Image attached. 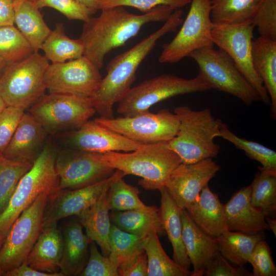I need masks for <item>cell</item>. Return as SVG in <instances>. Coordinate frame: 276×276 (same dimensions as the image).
Here are the masks:
<instances>
[{
	"label": "cell",
	"mask_w": 276,
	"mask_h": 276,
	"mask_svg": "<svg viewBox=\"0 0 276 276\" xmlns=\"http://www.w3.org/2000/svg\"><path fill=\"white\" fill-rule=\"evenodd\" d=\"M49 132L30 112H25L3 156L20 163L33 164Z\"/></svg>",
	"instance_id": "obj_19"
},
{
	"label": "cell",
	"mask_w": 276,
	"mask_h": 276,
	"mask_svg": "<svg viewBox=\"0 0 276 276\" xmlns=\"http://www.w3.org/2000/svg\"><path fill=\"white\" fill-rule=\"evenodd\" d=\"M253 268V276H275L276 267L270 249L265 240L259 241L248 260Z\"/></svg>",
	"instance_id": "obj_44"
},
{
	"label": "cell",
	"mask_w": 276,
	"mask_h": 276,
	"mask_svg": "<svg viewBox=\"0 0 276 276\" xmlns=\"http://www.w3.org/2000/svg\"><path fill=\"white\" fill-rule=\"evenodd\" d=\"M252 62L270 99V116L276 118V40L260 36L252 41Z\"/></svg>",
	"instance_id": "obj_25"
},
{
	"label": "cell",
	"mask_w": 276,
	"mask_h": 276,
	"mask_svg": "<svg viewBox=\"0 0 276 276\" xmlns=\"http://www.w3.org/2000/svg\"><path fill=\"white\" fill-rule=\"evenodd\" d=\"M252 181L250 201L266 216L274 217L276 212V173L259 168Z\"/></svg>",
	"instance_id": "obj_34"
},
{
	"label": "cell",
	"mask_w": 276,
	"mask_h": 276,
	"mask_svg": "<svg viewBox=\"0 0 276 276\" xmlns=\"http://www.w3.org/2000/svg\"><path fill=\"white\" fill-rule=\"evenodd\" d=\"M107 190L101 195L95 203L77 217L85 228L86 235L100 247L102 254L108 257L111 224L106 200Z\"/></svg>",
	"instance_id": "obj_27"
},
{
	"label": "cell",
	"mask_w": 276,
	"mask_h": 276,
	"mask_svg": "<svg viewBox=\"0 0 276 276\" xmlns=\"http://www.w3.org/2000/svg\"><path fill=\"white\" fill-rule=\"evenodd\" d=\"M191 0H98L97 10L117 6H129L147 13L159 5H167L174 10L181 9L191 3Z\"/></svg>",
	"instance_id": "obj_43"
},
{
	"label": "cell",
	"mask_w": 276,
	"mask_h": 276,
	"mask_svg": "<svg viewBox=\"0 0 276 276\" xmlns=\"http://www.w3.org/2000/svg\"><path fill=\"white\" fill-rule=\"evenodd\" d=\"M215 238L219 252L231 263L243 266L257 243L265 240L266 235L264 231L249 234L226 229Z\"/></svg>",
	"instance_id": "obj_30"
},
{
	"label": "cell",
	"mask_w": 276,
	"mask_h": 276,
	"mask_svg": "<svg viewBox=\"0 0 276 276\" xmlns=\"http://www.w3.org/2000/svg\"><path fill=\"white\" fill-rule=\"evenodd\" d=\"M251 187L241 188L224 205L227 229L252 234L269 230L266 215L250 201Z\"/></svg>",
	"instance_id": "obj_20"
},
{
	"label": "cell",
	"mask_w": 276,
	"mask_h": 276,
	"mask_svg": "<svg viewBox=\"0 0 276 276\" xmlns=\"http://www.w3.org/2000/svg\"><path fill=\"white\" fill-rule=\"evenodd\" d=\"M4 241V240L3 239H0V249H1V247ZM3 274H4V272L1 268V265H0V276L1 275H3Z\"/></svg>",
	"instance_id": "obj_54"
},
{
	"label": "cell",
	"mask_w": 276,
	"mask_h": 276,
	"mask_svg": "<svg viewBox=\"0 0 276 276\" xmlns=\"http://www.w3.org/2000/svg\"><path fill=\"white\" fill-rule=\"evenodd\" d=\"M4 276H63L60 273L52 274L47 272H42L37 270L29 265L26 262L21 264L16 268L5 272Z\"/></svg>",
	"instance_id": "obj_48"
},
{
	"label": "cell",
	"mask_w": 276,
	"mask_h": 276,
	"mask_svg": "<svg viewBox=\"0 0 276 276\" xmlns=\"http://www.w3.org/2000/svg\"><path fill=\"white\" fill-rule=\"evenodd\" d=\"M49 64L39 52L8 63L0 77V96L7 105L25 110L44 95V77Z\"/></svg>",
	"instance_id": "obj_6"
},
{
	"label": "cell",
	"mask_w": 276,
	"mask_h": 276,
	"mask_svg": "<svg viewBox=\"0 0 276 276\" xmlns=\"http://www.w3.org/2000/svg\"><path fill=\"white\" fill-rule=\"evenodd\" d=\"M48 195L40 194L9 230L0 249V265L4 273L26 262L43 228V214Z\"/></svg>",
	"instance_id": "obj_10"
},
{
	"label": "cell",
	"mask_w": 276,
	"mask_h": 276,
	"mask_svg": "<svg viewBox=\"0 0 276 276\" xmlns=\"http://www.w3.org/2000/svg\"><path fill=\"white\" fill-rule=\"evenodd\" d=\"M31 1H33V2H34V1H35V0H31Z\"/></svg>",
	"instance_id": "obj_55"
},
{
	"label": "cell",
	"mask_w": 276,
	"mask_h": 276,
	"mask_svg": "<svg viewBox=\"0 0 276 276\" xmlns=\"http://www.w3.org/2000/svg\"><path fill=\"white\" fill-rule=\"evenodd\" d=\"M220 131L221 137L243 150L250 158L259 162L263 169L276 173L275 151L258 142L238 136L222 122L220 125Z\"/></svg>",
	"instance_id": "obj_36"
},
{
	"label": "cell",
	"mask_w": 276,
	"mask_h": 276,
	"mask_svg": "<svg viewBox=\"0 0 276 276\" xmlns=\"http://www.w3.org/2000/svg\"><path fill=\"white\" fill-rule=\"evenodd\" d=\"M210 89L209 84L199 75L185 79L164 74L131 87L118 102L117 111L123 117H131L148 111L152 105L168 98Z\"/></svg>",
	"instance_id": "obj_7"
},
{
	"label": "cell",
	"mask_w": 276,
	"mask_h": 276,
	"mask_svg": "<svg viewBox=\"0 0 276 276\" xmlns=\"http://www.w3.org/2000/svg\"><path fill=\"white\" fill-rule=\"evenodd\" d=\"M188 57L199 67L198 74L214 88L234 96L246 105L261 101L259 94L245 78L231 57L221 49L203 48Z\"/></svg>",
	"instance_id": "obj_8"
},
{
	"label": "cell",
	"mask_w": 276,
	"mask_h": 276,
	"mask_svg": "<svg viewBox=\"0 0 276 276\" xmlns=\"http://www.w3.org/2000/svg\"><path fill=\"white\" fill-rule=\"evenodd\" d=\"M101 10L99 16H91L84 22L79 38L83 45V56L99 70L103 67L105 57L112 50L136 36L145 25L166 21L175 10L159 5L141 15L131 13L123 6Z\"/></svg>",
	"instance_id": "obj_1"
},
{
	"label": "cell",
	"mask_w": 276,
	"mask_h": 276,
	"mask_svg": "<svg viewBox=\"0 0 276 276\" xmlns=\"http://www.w3.org/2000/svg\"><path fill=\"white\" fill-rule=\"evenodd\" d=\"M95 120L101 125L143 144L169 141L177 134L179 125L177 116L168 109L156 113L148 111L131 117H99Z\"/></svg>",
	"instance_id": "obj_12"
},
{
	"label": "cell",
	"mask_w": 276,
	"mask_h": 276,
	"mask_svg": "<svg viewBox=\"0 0 276 276\" xmlns=\"http://www.w3.org/2000/svg\"><path fill=\"white\" fill-rule=\"evenodd\" d=\"M7 106L4 100L0 96V114L4 109Z\"/></svg>",
	"instance_id": "obj_53"
},
{
	"label": "cell",
	"mask_w": 276,
	"mask_h": 276,
	"mask_svg": "<svg viewBox=\"0 0 276 276\" xmlns=\"http://www.w3.org/2000/svg\"><path fill=\"white\" fill-rule=\"evenodd\" d=\"M147 258V276H189L192 271L170 259L164 250L158 235L148 237L144 246Z\"/></svg>",
	"instance_id": "obj_32"
},
{
	"label": "cell",
	"mask_w": 276,
	"mask_h": 276,
	"mask_svg": "<svg viewBox=\"0 0 276 276\" xmlns=\"http://www.w3.org/2000/svg\"><path fill=\"white\" fill-rule=\"evenodd\" d=\"M62 252L60 230L57 226L44 227L25 262L37 270L56 274L60 272Z\"/></svg>",
	"instance_id": "obj_24"
},
{
	"label": "cell",
	"mask_w": 276,
	"mask_h": 276,
	"mask_svg": "<svg viewBox=\"0 0 276 276\" xmlns=\"http://www.w3.org/2000/svg\"><path fill=\"white\" fill-rule=\"evenodd\" d=\"M78 219L62 226V252L60 272L63 276L80 275L87 263L91 240L84 234Z\"/></svg>",
	"instance_id": "obj_21"
},
{
	"label": "cell",
	"mask_w": 276,
	"mask_h": 276,
	"mask_svg": "<svg viewBox=\"0 0 276 276\" xmlns=\"http://www.w3.org/2000/svg\"><path fill=\"white\" fill-rule=\"evenodd\" d=\"M190 4L180 30L171 42L163 45L159 62L176 63L196 50L213 48L211 0H191Z\"/></svg>",
	"instance_id": "obj_11"
},
{
	"label": "cell",
	"mask_w": 276,
	"mask_h": 276,
	"mask_svg": "<svg viewBox=\"0 0 276 276\" xmlns=\"http://www.w3.org/2000/svg\"><path fill=\"white\" fill-rule=\"evenodd\" d=\"M220 169L211 158L193 164L181 163L171 173L165 188L178 206L186 210Z\"/></svg>",
	"instance_id": "obj_17"
},
{
	"label": "cell",
	"mask_w": 276,
	"mask_h": 276,
	"mask_svg": "<svg viewBox=\"0 0 276 276\" xmlns=\"http://www.w3.org/2000/svg\"><path fill=\"white\" fill-rule=\"evenodd\" d=\"M249 21L260 37L276 40V0H260Z\"/></svg>",
	"instance_id": "obj_40"
},
{
	"label": "cell",
	"mask_w": 276,
	"mask_h": 276,
	"mask_svg": "<svg viewBox=\"0 0 276 276\" xmlns=\"http://www.w3.org/2000/svg\"><path fill=\"white\" fill-rule=\"evenodd\" d=\"M13 6L14 23L34 52H38L51 30L33 1L13 0Z\"/></svg>",
	"instance_id": "obj_28"
},
{
	"label": "cell",
	"mask_w": 276,
	"mask_h": 276,
	"mask_svg": "<svg viewBox=\"0 0 276 276\" xmlns=\"http://www.w3.org/2000/svg\"><path fill=\"white\" fill-rule=\"evenodd\" d=\"M204 275L253 276V274L243 266L231 263L218 251L207 265Z\"/></svg>",
	"instance_id": "obj_46"
},
{
	"label": "cell",
	"mask_w": 276,
	"mask_h": 276,
	"mask_svg": "<svg viewBox=\"0 0 276 276\" xmlns=\"http://www.w3.org/2000/svg\"><path fill=\"white\" fill-rule=\"evenodd\" d=\"M174 113L179 121V128L168 145L181 162L193 164L217 157L220 147L215 143V139L220 137L222 121L215 118L209 108L195 110L181 105L175 108Z\"/></svg>",
	"instance_id": "obj_4"
},
{
	"label": "cell",
	"mask_w": 276,
	"mask_h": 276,
	"mask_svg": "<svg viewBox=\"0 0 276 276\" xmlns=\"http://www.w3.org/2000/svg\"><path fill=\"white\" fill-rule=\"evenodd\" d=\"M55 169L59 189L74 190L85 187L111 176L116 169L104 163L99 153L75 149L56 155Z\"/></svg>",
	"instance_id": "obj_15"
},
{
	"label": "cell",
	"mask_w": 276,
	"mask_h": 276,
	"mask_svg": "<svg viewBox=\"0 0 276 276\" xmlns=\"http://www.w3.org/2000/svg\"><path fill=\"white\" fill-rule=\"evenodd\" d=\"M56 153L45 145L31 168L19 180L7 206L0 214V239L6 236L16 219L41 194H49L59 188L55 169Z\"/></svg>",
	"instance_id": "obj_5"
},
{
	"label": "cell",
	"mask_w": 276,
	"mask_h": 276,
	"mask_svg": "<svg viewBox=\"0 0 276 276\" xmlns=\"http://www.w3.org/2000/svg\"><path fill=\"white\" fill-rule=\"evenodd\" d=\"M14 24L13 0H0V26Z\"/></svg>",
	"instance_id": "obj_49"
},
{
	"label": "cell",
	"mask_w": 276,
	"mask_h": 276,
	"mask_svg": "<svg viewBox=\"0 0 276 276\" xmlns=\"http://www.w3.org/2000/svg\"><path fill=\"white\" fill-rule=\"evenodd\" d=\"M159 191L160 206L158 209L162 225L173 248L174 261L182 267L190 269L191 262L182 240L181 209L168 194L165 187Z\"/></svg>",
	"instance_id": "obj_26"
},
{
	"label": "cell",
	"mask_w": 276,
	"mask_h": 276,
	"mask_svg": "<svg viewBox=\"0 0 276 276\" xmlns=\"http://www.w3.org/2000/svg\"><path fill=\"white\" fill-rule=\"evenodd\" d=\"M29 112L48 132H56L79 129L96 111L89 97L50 93L32 105Z\"/></svg>",
	"instance_id": "obj_9"
},
{
	"label": "cell",
	"mask_w": 276,
	"mask_h": 276,
	"mask_svg": "<svg viewBox=\"0 0 276 276\" xmlns=\"http://www.w3.org/2000/svg\"><path fill=\"white\" fill-rule=\"evenodd\" d=\"M108 166L126 175L142 177L139 185L146 190H159L181 160L168 145V142L143 144L130 153L110 151L99 153Z\"/></svg>",
	"instance_id": "obj_3"
},
{
	"label": "cell",
	"mask_w": 276,
	"mask_h": 276,
	"mask_svg": "<svg viewBox=\"0 0 276 276\" xmlns=\"http://www.w3.org/2000/svg\"><path fill=\"white\" fill-rule=\"evenodd\" d=\"M181 218L183 243L193 266L191 275H204L207 265L219 251L217 241L194 222L186 210H181Z\"/></svg>",
	"instance_id": "obj_22"
},
{
	"label": "cell",
	"mask_w": 276,
	"mask_h": 276,
	"mask_svg": "<svg viewBox=\"0 0 276 276\" xmlns=\"http://www.w3.org/2000/svg\"><path fill=\"white\" fill-rule=\"evenodd\" d=\"M33 164L0 157V214L7 206L19 180Z\"/></svg>",
	"instance_id": "obj_39"
},
{
	"label": "cell",
	"mask_w": 276,
	"mask_h": 276,
	"mask_svg": "<svg viewBox=\"0 0 276 276\" xmlns=\"http://www.w3.org/2000/svg\"><path fill=\"white\" fill-rule=\"evenodd\" d=\"M119 276H147V258L145 249L118 267Z\"/></svg>",
	"instance_id": "obj_47"
},
{
	"label": "cell",
	"mask_w": 276,
	"mask_h": 276,
	"mask_svg": "<svg viewBox=\"0 0 276 276\" xmlns=\"http://www.w3.org/2000/svg\"><path fill=\"white\" fill-rule=\"evenodd\" d=\"M121 175L125 174L116 169L111 176L94 184L74 190L59 188L49 194L43 214V228L57 226L61 220L80 214L95 203L112 181Z\"/></svg>",
	"instance_id": "obj_16"
},
{
	"label": "cell",
	"mask_w": 276,
	"mask_h": 276,
	"mask_svg": "<svg viewBox=\"0 0 276 276\" xmlns=\"http://www.w3.org/2000/svg\"><path fill=\"white\" fill-rule=\"evenodd\" d=\"M67 138L72 148L97 153L133 151L143 145L101 125L95 120L68 132Z\"/></svg>",
	"instance_id": "obj_18"
},
{
	"label": "cell",
	"mask_w": 276,
	"mask_h": 276,
	"mask_svg": "<svg viewBox=\"0 0 276 276\" xmlns=\"http://www.w3.org/2000/svg\"><path fill=\"white\" fill-rule=\"evenodd\" d=\"M183 13L181 9H175L160 28L108 63L106 76L102 78L98 90L90 98L100 118H114L113 106L131 88L139 65L161 37L175 31L182 24Z\"/></svg>",
	"instance_id": "obj_2"
},
{
	"label": "cell",
	"mask_w": 276,
	"mask_h": 276,
	"mask_svg": "<svg viewBox=\"0 0 276 276\" xmlns=\"http://www.w3.org/2000/svg\"><path fill=\"white\" fill-rule=\"evenodd\" d=\"M34 3L39 9L45 7L54 8L70 20L85 22L96 12L75 0H35Z\"/></svg>",
	"instance_id": "obj_41"
},
{
	"label": "cell",
	"mask_w": 276,
	"mask_h": 276,
	"mask_svg": "<svg viewBox=\"0 0 276 276\" xmlns=\"http://www.w3.org/2000/svg\"><path fill=\"white\" fill-rule=\"evenodd\" d=\"M260 0H211V19L214 26L249 21Z\"/></svg>",
	"instance_id": "obj_33"
},
{
	"label": "cell",
	"mask_w": 276,
	"mask_h": 276,
	"mask_svg": "<svg viewBox=\"0 0 276 276\" xmlns=\"http://www.w3.org/2000/svg\"><path fill=\"white\" fill-rule=\"evenodd\" d=\"M44 56L52 63H62L83 55L84 47L79 39H72L65 33L64 26L58 23L41 46Z\"/></svg>",
	"instance_id": "obj_31"
},
{
	"label": "cell",
	"mask_w": 276,
	"mask_h": 276,
	"mask_svg": "<svg viewBox=\"0 0 276 276\" xmlns=\"http://www.w3.org/2000/svg\"><path fill=\"white\" fill-rule=\"evenodd\" d=\"M75 1L82 4L83 5H84L85 6L94 10L96 12L97 11L96 7H97V3L98 0H75Z\"/></svg>",
	"instance_id": "obj_50"
},
{
	"label": "cell",
	"mask_w": 276,
	"mask_h": 276,
	"mask_svg": "<svg viewBox=\"0 0 276 276\" xmlns=\"http://www.w3.org/2000/svg\"><path fill=\"white\" fill-rule=\"evenodd\" d=\"M124 175L115 178L110 185L106 196L107 204L111 211L132 210L151 211L157 208L145 205L140 199L139 189L126 183Z\"/></svg>",
	"instance_id": "obj_35"
},
{
	"label": "cell",
	"mask_w": 276,
	"mask_h": 276,
	"mask_svg": "<svg viewBox=\"0 0 276 276\" xmlns=\"http://www.w3.org/2000/svg\"><path fill=\"white\" fill-rule=\"evenodd\" d=\"M8 63L0 57V77L2 76Z\"/></svg>",
	"instance_id": "obj_52"
},
{
	"label": "cell",
	"mask_w": 276,
	"mask_h": 276,
	"mask_svg": "<svg viewBox=\"0 0 276 276\" xmlns=\"http://www.w3.org/2000/svg\"><path fill=\"white\" fill-rule=\"evenodd\" d=\"M33 49L14 25L0 26V57L7 63L17 62L34 53Z\"/></svg>",
	"instance_id": "obj_38"
},
{
	"label": "cell",
	"mask_w": 276,
	"mask_h": 276,
	"mask_svg": "<svg viewBox=\"0 0 276 276\" xmlns=\"http://www.w3.org/2000/svg\"><path fill=\"white\" fill-rule=\"evenodd\" d=\"M255 26L249 21L214 26L211 36L214 44L226 52L254 89L261 101L270 104V97L256 73L252 62V41Z\"/></svg>",
	"instance_id": "obj_13"
},
{
	"label": "cell",
	"mask_w": 276,
	"mask_h": 276,
	"mask_svg": "<svg viewBox=\"0 0 276 276\" xmlns=\"http://www.w3.org/2000/svg\"><path fill=\"white\" fill-rule=\"evenodd\" d=\"M25 110L7 106L0 114V157L8 146Z\"/></svg>",
	"instance_id": "obj_45"
},
{
	"label": "cell",
	"mask_w": 276,
	"mask_h": 276,
	"mask_svg": "<svg viewBox=\"0 0 276 276\" xmlns=\"http://www.w3.org/2000/svg\"><path fill=\"white\" fill-rule=\"evenodd\" d=\"M109 216L110 221L118 228L140 237H147L153 233H156L158 236L166 233L158 209L112 211Z\"/></svg>",
	"instance_id": "obj_29"
},
{
	"label": "cell",
	"mask_w": 276,
	"mask_h": 276,
	"mask_svg": "<svg viewBox=\"0 0 276 276\" xmlns=\"http://www.w3.org/2000/svg\"><path fill=\"white\" fill-rule=\"evenodd\" d=\"M266 222L269 227V229H271L274 233L275 236H276V220L275 217L266 216Z\"/></svg>",
	"instance_id": "obj_51"
},
{
	"label": "cell",
	"mask_w": 276,
	"mask_h": 276,
	"mask_svg": "<svg viewBox=\"0 0 276 276\" xmlns=\"http://www.w3.org/2000/svg\"><path fill=\"white\" fill-rule=\"evenodd\" d=\"M186 210L194 222L213 237L227 229L224 204L209 185L202 189L197 200Z\"/></svg>",
	"instance_id": "obj_23"
},
{
	"label": "cell",
	"mask_w": 276,
	"mask_h": 276,
	"mask_svg": "<svg viewBox=\"0 0 276 276\" xmlns=\"http://www.w3.org/2000/svg\"><path fill=\"white\" fill-rule=\"evenodd\" d=\"M89 251L87 263L80 276H119L117 267L100 252L95 241L90 242Z\"/></svg>",
	"instance_id": "obj_42"
},
{
	"label": "cell",
	"mask_w": 276,
	"mask_h": 276,
	"mask_svg": "<svg viewBox=\"0 0 276 276\" xmlns=\"http://www.w3.org/2000/svg\"><path fill=\"white\" fill-rule=\"evenodd\" d=\"M99 70L83 55L64 62L49 64L44 77L46 89L50 94L90 98L98 90L102 80Z\"/></svg>",
	"instance_id": "obj_14"
},
{
	"label": "cell",
	"mask_w": 276,
	"mask_h": 276,
	"mask_svg": "<svg viewBox=\"0 0 276 276\" xmlns=\"http://www.w3.org/2000/svg\"><path fill=\"white\" fill-rule=\"evenodd\" d=\"M147 238L123 231L111 224L109 258L118 268L126 260L144 249Z\"/></svg>",
	"instance_id": "obj_37"
}]
</instances>
